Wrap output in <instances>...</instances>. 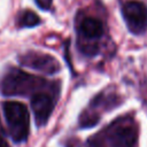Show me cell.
Here are the masks:
<instances>
[{"label":"cell","mask_w":147,"mask_h":147,"mask_svg":"<svg viewBox=\"0 0 147 147\" xmlns=\"http://www.w3.org/2000/svg\"><path fill=\"white\" fill-rule=\"evenodd\" d=\"M47 80L20 69H9L0 80V92L6 96L28 95L47 85Z\"/></svg>","instance_id":"obj_1"},{"label":"cell","mask_w":147,"mask_h":147,"mask_svg":"<svg viewBox=\"0 0 147 147\" xmlns=\"http://www.w3.org/2000/svg\"><path fill=\"white\" fill-rule=\"evenodd\" d=\"M3 114L8 132L15 142H23L29 136V113L25 105L17 101L3 103Z\"/></svg>","instance_id":"obj_2"},{"label":"cell","mask_w":147,"mask_h":147,"mask_svg":"<svg viewBox=\"0 0 147 147\" xmlns=\"http://www.w3.org/2000/svg\"><path fill=\"white\" fill-rule=\"evenodd\" d=\"M124 21L132 33L139 34L147 30V6L138 0L126 1L122 7Z\"/></svg>","instance_id":"obj_3"},{"label":"cell","mask_w":147,"mask_h":147,"mask_svg":"<svg viewBox=\"0 0 147 147\" xmlns=\"http://www.w3.org/2000/svg\"><path fill=\"white\" fill-rule=\"evenodd\" d=\"M18 61L24 67L48 75L56 74L61 69L60 63L55 57H53L49 54H45L40 52H33V51L26 52L18 57Z\"/></svg>","instance_id":"obj_4"},{"label":"cell","mask_w":147,"mask_h":147,"mask_svg":"<svg viewBox=\"0 0 147 147\" xmlns=\"http://www.w3.org/2000/svg\"><path fill=\"white\" fill-rule=\"evenodd\" d=\"M31 108L34 115V121L37 126H42L47 123L53 111L54 101L48 94L42 92H37L31 98Z\"/></svg>","instance_id":"obj_5"},{"label":"cell","mask_w":147,"mask_h":147,"mask_svg":"<svg viewBox=\"0 0 147 147\" xmlns=\"http://www.w3.org/2000/svg\"><path fill=\"white\" fill-rule=\"evenodd\" d=\"M136 140V132L130 126L116 127L109 134V144L111 147H133Z\"/></svg>","instance_id":"obj_6"},{"label":"cell","mask_w":147,"mask_h":147,"mask_svg":"<svg viewBox=\"0 0 147 147\" xmlns=\"http://www.w3.org/2000/svg\"><path fill=\"white\" fill-rule=\"evenodd\" d=\"M79 31L87 39H96L102 36L103 26L100 20L95 17H86L82 21L79 25Z\"/></svg>","instance_id":"obj_7"},{"label":"cell","mask_w":147,"mask_h":147,"mask_svg":"<svg viewBox=\"0 0 147 147\" xmlns=\"http://www.w3.org/2000/svg\"><path fill=\"white\" fill-rule=\"evenodd\" d=\"M40 17L32 10H24L20 14L17 24L21 28H33L40 24Z\"/></svg>","instance_id":"obj_8"},{"label":"cell","mask_w":147,"mask_h":147,"mask_svg":"<svg viewBox=\"0 0 147 147\" xmlns=\"http://www.w3.org/2000/svg\"><path fill=\"white\" fill-rule=\"evenodd\" d=\"M98 116H87V117H83V119L80 121V126L83 127H88V126H93L98 123Z\"/></svg>","instance_id":"obj_9"},{"label":"cell","mask_w":147,"mask_h":147,"mask_svg":"<svg viewBox=\"0 0 147 147\" xmlns=\"http://www.w3.org/2000/svg\"><path fill=\"white\" fill-rule=\"evenodd\" d=\"M34 1L38 5V7L44 9V10L49 9L51 6H52V2H53V0H34Z\"/></svg>","instance_id":"obj_10"},{"label":"cell","mask_w":147,"mask_h":147,"mask_svg":"<svg viewBox=\"0 0 147 147\" xmlns=\"http://www.w3.org/2000/svg\"><path fill=\"white\" fill-rule=\"evenodd\" d=\"M0 147H9V145L7 144V141L2 137H0Z\"/></svg>","instance_id":"obj_11"}]
</instances>
